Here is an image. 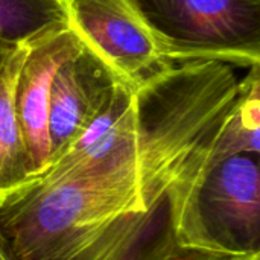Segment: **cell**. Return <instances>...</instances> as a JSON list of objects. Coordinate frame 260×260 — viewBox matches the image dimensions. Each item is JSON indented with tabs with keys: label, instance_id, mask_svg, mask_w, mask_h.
<instances>
[{
	"label": "cell",
	"instance_id": "obj_7",
	"mask_svg": "<svg viewBox=\"0 0 260 260\" xmlns=\"http://www.w3.org/2000/svg\"><path fill=\"white\" fill-rule=\"evenodd\" d=\"M260 152V64L251 66L239 81L236 98L229 108L210 148L209 166L233 155Z\"/></svg>",
	"mask_w": 260,
	"mask_h": 260
},
{
	"label": "cell",
	"instance_id": "obj_3",
	"mask_svg": "<svg viewBox=\"0 0 260 260\" xmlns=\"http://www.w3.org/2000/svg\"><path fill=\"white\" fill-rule=\"evenodd\" d=\"M67 26L131 90L172 62L129 0H58Z\"/></svg>",
	"mask_w": 260,
	"mask_h": 260
},
{
	"label": "cell",
	"instance_id": "obj_1",
	"mask_svg": "<svg viewBox=\"0 0 260 260\" xmlns=\"http://www.w3.org/2000/svg\"><path fill=\"white\" fill-rule=\"evenodd\" d=\"M172 62L260 64V0H129Z\"/></svg>",
	"mask_w": 260,
	"mask_h": 260
},
{
	"label": "cell",
	"instance_id": "obj_5",
	"mask_svg": "<svg viewBox=\"0 0 260 260\" xmlns=\"http://www.w3.org/2000/svg\"><path fill=\"white\" fill-rule=\"evenodd\" d=\"M119 82L111 69L84 46L58 67L49 93L50 163L78 137Z\"/></svg>",
	"mask_w": 260,
	"mask_h": 260
},
{
	"label": "cell",
	"instance_id": "obj_4",
	"mask_svg": "<svg viewBox=\"0 0 260 260\" xmlns=\"http://www.w3.org/2000/svg\"><path fill=\"white\" fill-rule=\"evenodd\" d=\"M81 47L66 21L55 24L29 41L27 55L17 75L15 110L34 178L50 165L47 113L52 79L58 67Z\"/></svg>",
	"mask_w": 260,
	"mask_h": 260
},
{
	"label": "cell",
	"instance_id": "obj_6",
	"mask_svg": "<svg viewBox=\"0 0 260 260\" xmlns=\"http://www.w3.org/2000/svg\"><path fill=\"white\" fill-rule=\"evenodd\" d=\"M29 41L0 37V206L32 178V168L15 110V81Z\"/></svg>",
	"mask_w": 260,
	"mask_h": 260
},
{
	"label": "cell",
	"instance_id": "obj_8",
	"mask_svg": "<svg viewBox=\"0 0 260 260\" xmlns=\"http://www.w3.org/2000/svg\"><path fill=\"white\" fill-rule=\"evenodd\" d=\"M64 21L58 0H0V37L27 43Z\"/></svg>",
	"mask_w": 260,
	"mask_h": 260
},
{
	"label": "cell",
	"instance_id": "obj_9",
	"mask_svg": "<svg viewBox=\"0 0 260 260\" xmlns=\"http://www.w3.org/2000/svg\"><path fill=\"white\" fill-rule=\"evenodd\" d=\"M163 260H260V257L230 256V254H221V253H213V251L200 250V248L177 247Z\"/></svg>",
	"mask_w": 260,
	"mask_h": 260
},
{
	"label": "cell",
	"instance_id": "obj_10",
	"mask_svg": "<svg viewBox=\"0 0 260 260\" xmlns=\"http://www.w3.org/2000/svg\"><path fill=\"white\" fill-rule=\"evenodd\" d=\"M0 260H15L14 256H12V253L9 251L6 242L3 241L2 235H0Z\"/></svg>",
	"mask_w": 260,
	"mask_h": 260
},
{
	"label": "cell",
	"instance_id": "obj_2",
	"mask_svg": "<svg viewBox=\"0 0 260 260\" xmlns=\"http://www.w3.org/2000/svg\"><path fill=\"white\" fill-rule=\"evenodd\" d=\"M178 247L260 257L259 155L227 157L204 171L183 207Z\"/></svg>",
	"mask_w": 260,
	"mask_h": 260
}]
</instances>
